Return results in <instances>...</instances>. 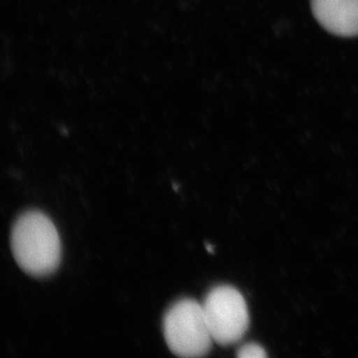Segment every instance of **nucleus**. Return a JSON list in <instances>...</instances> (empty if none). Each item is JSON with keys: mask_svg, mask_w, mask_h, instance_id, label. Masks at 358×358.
I'll return each instance as SVG.
<instances>
[{"mask_svg": "<svg viewBox=\"0 0 358 358\" xmlns=\"http://www.w3.org/2000/svg\"><path fill=\"white\" fill-rule=\"evenodd\" d=\"M11 251L16 263L34 277L55 272L61 260V241L57 228L42 212H25L14 223Z\"/></svg>", "mask_w": 358, "mask_h": 358, "instance_id": "obj_1", "label": "nucleus"}, {"mask_svg": "<svg viewBox=\"0 0 358 358\" xmlns=\"http://www.w3.org/2000/svg\"><path fill=\"white\" fill-rule=\"evenodd\" d=\"M164 336L169 350L179 357H204L214 343L202 303L192 299H182L169 308Z\"/></svg>", "mask_w": 358, "mask_h": 358, "instance_id": "obj_2", "label": "nucleus"}, {"mask_svg": "<svg viewBox=\"0 0 358 358\" xmlns=\"http://www.w3.org/2000/svg\"><path fill=\"white\" fill-rule=\"evenodd\" d=\"M202 308L212 338L227 346L243 338L249 329V310L243 294L231 286H217L205 296Z\"/></svg>", "mask_w": 358, "mask_h": 358, "instance_id": "obj_3", "label": "nucleus"}, {"mask_svg": "<svg viewBox=\"0 0 358 358\" xmlns=\"http://www.w3.org/2000/svg\"><path fill=\"white\" fill-rule=\"evenodd\" d=\"M313 13L334 35L358 36V0H312Z\"/></svg>", "mask_w": 358, "mask_h": 358, "instance_id": "obj_4", "label": "nucleus"}, {"mask_svg": "<svg viewBox=\"0 0 358 358\" xmlns=\"http://www.w3.org/2000/svg\"><path fill=\"white\" fill-rule=\"evenodd\" d=\"M237 357L241 358H265L267 352L258 343H247L239 348Z\"/></svg>", "mask_w": 358, "mask_h": 358, "instance_id": "obj_5", "label": "nucleus"}]
</instances>
